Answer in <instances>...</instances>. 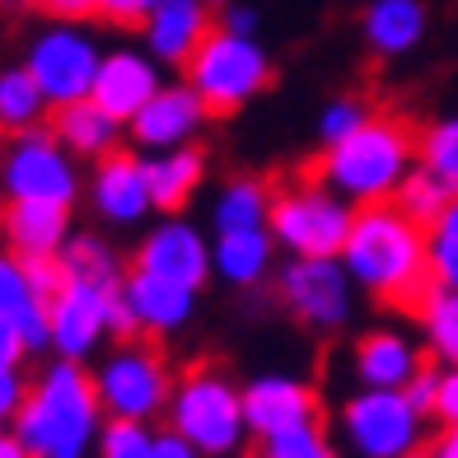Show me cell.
Returning <instances> with one entry per match:
<instances>
[{"mask_svg":"<svg viewBox=\"0 0 458 458\" xmlns=\"http://www.w3.org/2000/svg\"><path fill=\"white\" fill-rule=\"evenodd\" d=\"M29 384L33 379H24V369L0 365V421H14L19 416V407H24V398H29Z\"/></svg>","mask_w":458,"mask_h":458,"instance_id":"cell-38","label":"cell"},{"mask_svg":"<svg viewBox=\"0 0 458 458\" xmlns=\"http://www.w3.org/2000/svg\"><path fill=\"white\" fill-rule=\"evenodd\" d=\"M272 197H276V187L267 178H253V174L225 178L211 201V229L216 234H229V229H267Z\"/></svg>","mask_w":458,"mask_h":458,"instance_id":"cell-27","label":"cell"},{"mask_svg":"<svg viewBox=\"0 0 458 458\" xmlns=\"http://www.w3.org/2000/svg\"><path fill=\"white\" fill-rule=\"evenodd\" d=\"M258 24H262V14L253 5H243V0H234V5H225L216 14V29L225 33H239V38H258Z\"/></svg>","mask_w":458,"mask_h":458,"instance_id":"cell-42","label":"cell"},{"mask_svg":"<svg viewBox=\"0 0 458 458\" xmlns=\"http://www.w3.org/2000/svg\"><path fill=\"white\" fill-rule=\"evenodd\" d=\"M407 458H430V454H407Z\"/></svg>","mask_w":458,"mask_h":458,"instance_id":"cell-50","label":"cell"},{"mask_svg":"<svg viewBox=\"0 0 458 458\" xmlns=\"http://www.w3.org/2000/svg\"><path fill=\"white\" fill-rule=\"evenodd\" d=\"M206 5H211V10H225V5H234V0H206Z\"/></svg>","mask_w":458,"mask_h":458,"instance_id":"cell-49","label":"cell"},{"mask_svg":"<svg viewBox=\"0 0 458 458\" xmlns=\"http://www.w3.org/2000/svg\"><path fill=\"white\" fill-rule=\"evenodd\" d=\"M164 421L201 458H234L248 445L243 388L216 365H192L178 374Z\"/></svg>","mask_w":458,"mask_h":458,"instance_id":"cell-4","label":"cell"},{"mask_svg":"<svg viewBox=\"0 0 458 458\" xmlns=\"http://www.w3.org/2000/svg\"><path fill=\"white\" fill-rule=\"evenodd\" d=\"M416 169V127L398 113H374L356 136L318 155V178L346 206H384Z\"/></svg>","mask_w":458,"mask_h":458,"instance_id":"cell-3","label":"cell"},{"mask_svg":"<svg viewBox=\"0 0 458 458\" xmlns=\"http://www.w3.org/2000/svg\"><path fill=\"white\" fill-rule=\"evenodd\" d=\"M19 66L38 80V89H43L52 108H66V103H80L94 94V80L103 66V43L89 24L52 19V24H43L29 38Z\"/></svg>","mask_w":458,"mask_h":458,"instance_id":"cell-8","label":"cell"},{"mask_svg":"<svg viewBox=\"0 0 458 458\" xmlns=\"http://www.w3.org/2000/svg\"><path fill=\"white\" fill-rule=\"evenodd\" d=\"M421 365H426L421 342H411L403 327H369L356 337V346H351V369H356L360 388L403 393Z\"/></svg>","mask_w":458,"mask_h":458,"instance_id":"cell-20","label":"cell"},{"mask_svg":"<svg viewBox=\"0 0 458 458\" xmlns=\"http://www.w3.org/2000/svg\"><path fill=\"white\" fill-rule=\"evenodd\" d=\"M85 201L94 206V216L113 229H136L155 216L150 201V178H145V155L122 145L117 155L98 159L85 178Z\"/></svg>","mask_w":458,"mask_h":458,"instance_id":"cell-14","label":"cell"},{"mask_svg":"<svg viewBox=\"0 0 458 458\" xmlns=\"http://www.w3.org/2000/svg\"><path fill=\"white\" fill-rule=\"evenodd\" d=\"M369 117H374V108H369L360 94H337V98H327L323 113H318V140H323V150H327V145H342L346 136H356Z\"/></svg>","mask_w":458,"mask_h":458,"instance_id":"cell-34","label":"cell"},{"mask_svg":"<svg viewBox=\"0 0 458 458\" xmlns=\"http://www.w3.org/2000/svg\"><path fill=\"white\" fill-rule=\"evenodd\" d=\"M243 416H248V435L262 445L295 426L323 421V407H318V393L309 379H295V374H258V379L243 384Z\"/></svg>","mask_w":458,"mask_h":458,"instance_id":"cell-16","label":"cell"},{"mask_svg":"<svg viewBox=\"0 0 458 458\" xmlns=\"http://www.w3.org/2000/svg\"><path fill=\"white\" fill-rule=\"evenodd\" d=\"M89 374H94V393L108 421H145V426L169 411L174 384H178L169 356L145 337L108 346Z\"/></svg>","mask_w":458,"mask_h":458,"instance_id":"cell-5","label":"cell"},{"mask_svg":"<svg viewBox=\"0 0 458 458\" xmlns=\"http://www.w3.org/2000/svg\"><path fill=\"white\" fill-rule=\"evenodd\" d=\"M47 131L56 136V145L75 164H89V169H94L98 159L117 155L122 140H127V127H122L113 113H103L94 98H80V103H66V108H52Z\"/></svg>","mask_w":458,"mask_h":458,"instance_id":"cell-21","label":"cell"},{"mask_svg":"<svg viewBox=\"0 0 458 458\" xmlns=\"http://www.w3.org/2000/svg\"><path fill=\"white\" fill-rule=\"evenodd\" d=\"M145 178H150L155 216H182V206H192V197L201 192V182H206V155H201V145L145 155Z\"/></svg>","mask_w":458,"mask_h":458,"instance_id":"cell-26","label":"cell"},{"mask_svg":"<svg viewBox=\"0 0 458 458\" xmlns=\"http://www.w3.org/2000/svg\"><path fill=\"white\" fill-rule=\"evenodd\" d=\"M159 0H98V14L94 19H108V24H145Z\"/></svg>","mask_w":458,"mask_h":458,"instance_id":"cell-41","label":"cell"},{"mask_svg":"<svg viewBox=\"0 0 458 458\" xmlns=\"http://www.w3.org/2000/svg\"><path fill=\"white\" fill-rule=\"evenodd\" d=\"M403 393H407V403H411L416 411L430 416V411H435V393H440V369H435V365H421V369H416V379H411Z\"/></svg>","mask_w":458,"mask_h":458,"instance_id":"cell-40","label":"cell"},{"mask_svg":"<svg viewBox=\"0 0 458 458\" xmlns=\"http://www.w3.org/2000/svg\"><path fill=\"white\" fill-rule=\"evenodd\" d=\"M211 108L201 103V94L187 85V80H169L145 108L127 122V140L136 145V155H164V150H182V145H197Z\"/></svg>","mask_w":458,"mask_h":458,"instance_id":"cell-13","label":"cell"},{"mask_svg":"<svg viewBox=\"0 0 458 458\" xmlns=\"http://www.w3.org/2000/svg\"><path fill=\"white\" fill-rule=\"evenodd\" d=\"M356 206H346L323 178H295L272 197V239L285 258H342Z\"/></svg>","mask_w":458,"mask_h":458,"instance_id":"cell-6","label":"cell"},{"mask_svg":"<svg viewBox=\"0 0 458 458\" xmlns=\"http://www.w3.org/2000/svg\"><path fill=\"white\" fill-rule=\"evenodd\" d=\"M94 374L75 360H52L29 384V398L10 421V435L29 458H89L103 430Z\"/></svg>","mask_w":458,"mask_h":458,"instance_id":"cell-2","label":"cell"},{"mask_svg":"<svg viewBox=\"0 0 458 458\" xmlns=\"http://www.w3.org/2000/svg\"><path fill=\"white\" fill-rule=\"evenodd\" d=\"M360 38L374 56H407L426 38V5L421 0H369L360 14Z\"/></svg>","mask_w":458,"mask_h":458,"instance_id":"cell-25","label":"cell"},{"mask_svg":"<svg viewBox=\"0 0 458 458\" xmlns=\"http://www.w3.org/2000/svg\"><path fill=\"white\" fill-rule=\"evenodd\" d=\"M0 440H5V421H0Z\"/></svg>","mask_w":458,"mask_h":458,"instance_id":"cell-51","label":"cell"},{"mask_svg":"<svg viewBox=\"0 0 458 458\" xmlns=\"http://www.w3.org/2000/svg\"><path fill=\"white\" fill-rule=\"evenodd\" d=\"M216 10L206 0H159L140 24V43L159 66H187L192 52L211 38Z\"/></svg>","mask_w":458,"mask_h":458,"instance_id":"cell-18","label":"cell"},{"mask_svg":"<svg viewBox=\"0 0 458 458\" xmlns=\"http://www.w3.org/2000/svg\"><path fill=\"white\" fill-rule=\"evenodd\" d=\"M169 80L159 75V61L145 52V47H108L103 52V66H98V80H94V103L103 113H113L122 127L150 103Z\"/></svg>","mask_w":458,"mask_h":458,"instance_id":"cell-17","label":"cell"},{"mask_svg":"<svg viewBox=\"0 0 458 458\" xmlns=\"http://www.w3.org/2000/svg\"><path fill=\"white\" fill-rule=\"evenodd\" d=\"M0 10H5V5H0Z\"/></svg>","mask_w":458,"mask_h":458,"instance_id":"cell-52","label":"cell"},{"mask_svg":"<svg viewBox=\"0 0 458 458\" xmlns=\"http://www.w3.org/2000/svg\"><path fill=\"white\" fill-rule=\"evenodd\" d=\"M337 426L356 458H407V454H421L426 416L407 403V393L356 388L342 403Z\"/></svg>","mask_w":458,"mask_h":458,"instance_id":"cell-9","label":"cell"},{"mask_svg":"<svg viewBox=\"0 0 458 458\" xmlns=\"http://www.w3.org/2000/svg\"><path fill=\"white\" fill-rule=\"evenodd\" d=\"M0 234L14 258H61L71 243V206L47 201H5L0 206Z\"/></svg>","mask_w":458,"mask_h":458,"instance_id":"cell-22","label":"cell"},{"mask_svg":"<svg viewBox=\"0 0 458 458\" xmlns=\"http://www.w3.org/2000/svg\"><path fill=\"white\" fill-rule=\"evenodd\" d=\"M342 267L351 272L356 290L393 309H421V300L435 290L426 229L403 216L393 201L356 211L342 248Z\"/></svg>","mask_w":458,"mask_h":458,"instance_id":"cell-1","label":"cell"},{"mask_svg":"<svg viewBox=\"0 0 458 458\" xmlns=\"http://www.w3.org/2000/svg\"><path fill=\"white\" fill-rule=\"evenodd\" d=\"M435 421H440L445 430L458 426V365H445L440 369V393H435Z\"/></svg>","mask_w":458,"mask_h":458,"instance_id":"cell-39","label":"cell"},{"mask_svg":"<svg viewBox=\"0 0 458 458\" xmlns=\"http://www.w3.org/2000/svg\"><path fill=\"white\" fill-rule=\"evenodd\" d=\"M61 272L66 281H80V285H98V290H117L127 267H122L117 248L103 239V234H71V243L61 248Z\"/></svg>","mask_w":458,"mask_h":458,"instance_id":"cell-29","label":"cell"},{"mask_svg":"<svg viewBox=\"0 0 458 458\" xmlns=\"http://www.w3.org/2000/svg\"><path fill=\"white\" fill-rule=\"evenodd\" d=\"M131 267L136 272H150V276H164V281H178L187 290H201L211 281V234L187 216H159L140 234Z\"/></svg>","mask_w":458,"mask_h":458,"instance_id":"cell-12","label":"cell"},{"mask_svg":"<svg viewBox=\"0 0 458 458\" xmlns=\"http://www.w3.org/2000/svg\"><path fill=\"white\" fill-rule=\"evenodd\" d=\"M276 239L272 229H229V234H211V276H220L234 290H253L267 276H276Z\"/></svg>","mask_w":458,"mask_h":458,"instance_id":"cell-23","label":"cell"},{"mask_svg":"<svg viewBox=\"0 0 458 458\" xmlns=\"http://www.w3.org/2000/svg\"><path fill=\"white\" fill-rule=\"evenodd\" d=\"M416 164L458 192V113L416 131Z\"/></svg>","mask_w":458,"mask_h":458,"instance_id":"cell-32","label":"cell"},{"mask_svg":"<svg viewBox=\"0 0 458 458\" xmlns=\"http://www.w3.org/2000/svg\"><path fill=\"white\" fill-rule=\"evenodd\" d=\"M416 318H421V337L430 356L440 365H458V290L435 285L416 309Z\"/></svg>","mask_w":458,"mask_h":458,"instance_id":"cell-30","label":"cell"},{"mask_svg":"<svg viewBox=\"0 0 458 458\" xmlns=\"http://www.w3.org/2000/svg\"><path fill=\"white\" fill-rule=\"evenodd\" d=\"M38 10L52 19H66V24H89L98 14V0H38Z\"/></svg>","mask_w":458,"mask_h":458,"instance_id":"cell-43","label":"cell"},{"mask_svg":"<svg viewBox=\"0 0 458 458\" xmlns=\"http://www.w3.org/2000/svg\"><path fill=\"white\" fill-rule=\"evenodd\" d=\"M272 52H267L258 38H239L211 29V38L192 52V61L182 66V80L201 94V103L211 108V117L239 113L248 108L267 85H272Z\"/></svg>","mask_w":458,"mask_h":458,"instance_id":"cell-7","label":"cell"},{"mask_svg":"<svg viewBox=\"0 0 458 458\" xmlns=\"http://www.w3.org/2000/svg\"><path fill=\"white\" fill-rule=\"evenodd\" d=\"M150 458H201V454L187 445V440H178L174 430H164V435H155V454Z\"/></svg>","mask_w":458,"mask_h":458,"instance_id":"cell-45","label":"cell"},{"mask_svg":"<svg viewBox=\"0 0 458 458\" xmlns=\"http://www.w3.org/2000/svg\"><path fill=\"white\" fill-rule=\"evenodd\" d=\"M24 356H29V346H24V337H19V327L10 318H0V365L24 369Z\"/></svg>","mask_w":458,"mask_h":458,"instance_id":"cell-44","label":"cell"},{"mask_svg":"<svg viewBox=\"0 0 458 458\" xmlns=\"http://www.w3.org/2000/svg\"><path fill=\"white\" fill-rule=\"evenodd\" d=\"M155 454V430L145 421H103L94 458H150Z\"/></svg>","mask_w":458,"mask_h":458,"instance_id":"cell-35","label":"cell"},{"mask_svg":"<svg viewBox=\"0 0 458 458\" xmlns=\"http://www.w3.org/2000/svg\"><path fill=\"white\" fill-rule=\"evenodd\" d=\"M0 458H29V454H24V445H19L14 435H5V440H0Z\"/></svg>","mask_w":458,"mask_h":458,"instance_id":"cell-47","label":"cell"},{"mask_svg":"<svg viewBox=\"0 0 458 458\" xmlns=\"http://www.w3.org/2000/svg\"><path fill=\"white\" fill-rule=\"evenodd\" d=\"M262 458H337V449H332L323 421H309V426L262 440Z\"/></svg>","mask_w":458,"mask_h":458,"instance_id":"cell-36","label":"cell"},{"mask_svg":"<svg viewBox=\"0 0 458 458\" xmlns=\"http://www.w3.org/2000/svg\"><path fill=\"white\" fill-rule=\"evenodd\" d=\"M0 192L5 201H47V206H75L85 182H80V164L61 150L47 127L5 136V155H0Z\"/></svg>","mask_w":458,"mask_h":458,"instance_id":"cell-10","label":"cell"},{"mask_svg":"<svg viewBox=\"0 0 458 458\" xmlns=\"http://www.w3.org/2000/svg\"><path fill=\"white\" fill-rule=\"evenodd\" d=\"M430 248V281L440 290H458V201L426 229Z\"/></svg>","mask_w":458,"mask_h":458,"instance_id":"cell-33","label":"cell"},{"mask_svg":"<svg viewBox=\"0 0 458 458\" xmlns=\"http://www.w3.org/2000/svg\"><path fill=\"white\" fill-rule=\"evenodd\" d=\"M122 300H127L140 337H174V332H182L192 323L201 290H187L178 281H164V276L127 267V276H122Z\"/></svg>","mask_w":458,"mask_h":458,"instance_id":"cell-19","label":"cell"},{"mask_svg":"<svg viewBox=\"0 0 458 458\" xmlns=\"http://www.w3.org/2000/svg\"><path fill=\"white\" fill-rule=\"evenodd\" d=\"M52 103L43 98L38 80L24 66H5L0 71V136H24L47 127Z\"/></svg>","mask_w":458,"mask_h":458,"instance_id":"cell-28","label":"cell"},{"mask_svg":"<svg viewBox=\"0 0 458 458\" xmlns=\"http://www.w3.org/2000/svg\"><path fill=\"white\" fill-rule=\"evenodd\" d=\"M24 267H29V281H33V290H38V300L52 304V300H56V290L66 285V272H61V262H56V258H24Z\"/></svg>","mask_w":458,"mask_h":458,"instance_id":"cell-37","label":"cell"},{"mask_svg":"<svg viewBox=\"0 0 458 458\" xmlns=\"http://www.w3.org/2000/svg\"><path fill=\"white\" fill-rule=\"evenodd\" d=\"M454 201H458V192H454V187H449V182H440L435 174H426L421 164H416V169H411V178L403 182V192L393 197V206H398L403 216H411V220L421 225V229H430L435 220H440V216L449 211Z\"/></svg>","mask_w":458,"mask_h":458,"instance_id":"cell-31","label":"cell"},{"mask_svg":"<svg viewBox=\"0 0 458 458\" xmlns=\"http://www.w3.org/2000/svg\"><path fill=\"white\" fill-rule=\"evenodd\" d=\"M0 5H5V10H33L38 0H0Z\"/></svg>","mask_w":458,"mask_h":458,"instance_id":"cell-48","label":"cell"},{"mask_svg":"<svg viewBox=\"0 0 458 458\" xmlns=\"http://www.w3.org/2000/svg\"><path fill=\"white\" fill-rule=\"evenodd\" d=\"M356 281L342 258H285L276 267V300L295 323L314 332H337L356 314Z\"/></svg>","mask_w":458,"mask_h":458,"instance_id":"cell-11","label":"cell"},{"mask_svg":"<svg viewBox=\"0 0 458 458\" xmlns=\"http://www.w3.org/2000/svg\"><path fill=\"white\" fill-rule=\"evenodd\" d=\"M430 458H458V426H449V430L440 435V440H435Z\"/></svg>","mask_w":458,"mask_h":458,"instance_id":"cell-46","label":"cell"},{"mask_svg":"<svg viewBox=\"0 0 458 458\" xmlns=\"http://www.w3.org/2000/svg\"><path fill=\"white\" fill-rule=\"evenodd\" d=\"M0 318H10V323L19 327V337H24L29 356H38V351H52L47 304L38 300L24 258H14L10 248H0Z\"/></svg>","mask_w":458,"mask_h":458,"instance_id":"cell-24","label":"cell"},{"mask_svg":"<svg viewBox=\"0 0 458 458\" xmlns=\"http://www.w3.org/2000/svg\"><path fill=\"white\" fill-rule=\"evenodd\" d=\"M113 295L117 290H98V285H80V281H66L56 290V300L47 304V332H52L56 360L85 365L113 337L108 332V300Z\"/></svg>","mask_w":458,"mask_h":458,"instance_id":"cell-15","label":"cell"}]
</instances>
